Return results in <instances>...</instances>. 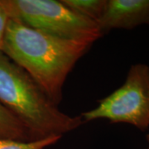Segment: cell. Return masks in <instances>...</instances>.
Here are the masks:
<instances>
[{
    "instance_id": "obj_6",
    "label": "cell",
    "mask_w": 149,
    "mask_h": 149,
    "mask_svg": "<svg viewBox=\"0 0 149 149\" xmlns=\"http://www.w3.org/2000/svg\"><path fill=\"white\" fill-rule=\"evenodd\" d=\"M0 138L22 142L34 141L22 123L0 103Z\"/></svg>"
},
{
    "instance_id": "obj_8",
    "label": "cell",
    "mask_w": 149,
    "mask_h": 149,
    "mask_svg": "<svg viewBox=\"0 0 149 149\" xmlns=\"http://www.w3.org/2000/svg\"><path fill=\"white\" fill-rule=\"evenodd\" d=\"M61 137L52 136L30 142H22L0 138V149H46L56 144Z\"/></svg>"
},
{
    "instance_id": "obj_7",
    "label": "cell",
    "mask_w": 149,
    "mask_h": 149,
    "mask_svg": "<svg viewBox=\"0 0 149 149\" xmlns=\"http://www.w3.org/2000/svg\"><path fill=\"white\" fill-rule=\"evenodd\" d=\"M78 15L95 22L101 17L107 0H61Z\"/></svg>"
},
{
    "instance_id": "obj_9",
    "label": "cell",
    "mask_w": 149,
    "mask_h": 149,
    "mask_svg": "<svg viewBox=\"0 0 149 149\" xmlns=\"http://www.w3.org/2000/svg\"><path fill=\"white\" fill-rule=\"evenodd\" d=\"M9 16L8 14V12L6 10V8L3 0H0V51H2L3 40L5 37L6 30L9 21Z\"/></svg>"
},
{
    "instance_id": "obj_1",
    "label": "cell",
    "mask_w": 149,
    "mask_h": 149,
    "mask_svg": "<svg viewBox=\"0 0 149 149\" xmlns=\"http://www.w3.org/2000/svg\"><path fill=\"white\" fill-rule=\"evenodd\" d=\"M92 45L55 37L9 18L2 52L59 105L67 76Z\"/></svg>"
},
{
    "instance_id": "obj_5",
    "label": "cell",
    "mask_w": 149,
    "mask_h": 149,
    "mask_svg": "<svg viewBox=\"0 0 149 149\" xmlns=\"http://www.w3.org/2000/svg\"><path fill=\"white\" fill-rule=\"evenodd\" d=\"M97 24L103 34L113 29L132 30L149 25V0H107Z\"/></svg>"
},
{
    "instance_id": "obj_2",
    "label": "cell",
    "mask_w": 149,
    "mask_h": 149,
    "mask_svg": "<svg viewBox=\"0 0 149 149\" xmlns=\"http://www.w3.org/2000/svg\"><path fill=\"white\" fill-rule=\"evenodd\" d=\"M0 103L29 130L33 140L62 137L84 122L59 109L27 72L0 51Z\"/></svg>"
},
{
    "instance_id": "obj_4",
    "label": "cell",
    "mask_w": 149,
    "mask_h": 149,
    "mask_svg": "<svg viewBox=\"0 0 149 149\" xmlns=\"http://www.w3.org/2000/svg\"><path fill=\"white\" fill-rule=\"evenodd\" d=\"M83 122L106 119L130 124L142 132L149 130V65L133 64L123 84L80 115Z\"/></svg>"
},
{
    "instance_id": "obj_10",
    "label": "cell",
    "mask_w": 149,
    "mask_h": 149,
    "mask_svg": "<svg viewBox=\"0 0 149 149\" xmlns=\"http://www.w3.org/2000/svg\"><path fill=\"white\" fill-rule=\"evenodd\" d=\"M146 139H147V147H146V148L145 149H149V133L147 134V136H146Z\"/></svg>"
},
{
    "instance_id": "obj_3",
    "label": "cell",
    "mask_w": 149,
    "mask_h": 149,
    "mask_svg": "<svg viewBox=\"0 0 149 149\" xmlns=\"http://www.w3.org/2000/svg\"><path fill=\"white\" fill-rule=\"evenodd\" d=\"M10 18L55 37L94 44L103 37L95 22L56 0H3Z\"/></svg>"
}]
</instances>
